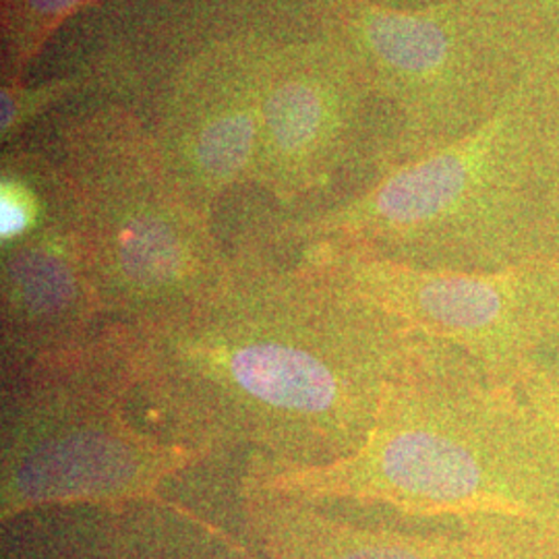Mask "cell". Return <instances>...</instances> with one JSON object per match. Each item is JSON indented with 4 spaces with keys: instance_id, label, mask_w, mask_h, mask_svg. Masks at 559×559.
<instances>
[{
    "instance_id": "4",
    "label": "cell",
    "mask_w": 559,
    "mask_h": 559,
    "mask_svg": "<svg viewBox=\"0 0 559 559\" xmlns=\"http://www.w3.org/2000/svg\"><path fill=\"white\" fill-rule=\"evenodd\" d=\"M316 4L323 34L350 50L373 100L392 115L367 185L473 133L559 41L558 0Z\"/></svg>"
},
{
    "instance_id": "12",
    "label": "cell",
    "mask_w": 559,
    "mask_h": 559,
    "mask_svg": "<svg viewBox=\"0 0 559 559\" xmlns=\"http://www.w3.org/2000/svg\"><path fill=\"white\" fill-rule=\"evenodd\" d=\"M98 0H0V81L25 80L60 27Z\"/></svg>"
},
{
    "instance_id": "11",
    "label": "cell",
    "mask_w": 559,
    "mask_h": 559,
    "mask_svg": "<svg viewBox=\"0 0 559 559\" xmlns=\"http://www.w3.org/2000/svg\"><path fill=\"white\" fill-rule=\"evenodd\" d=\"M240 496L265 559H487L479 540L466 533L456 537L359 526L325 514L316 501L242 480Z\"/></svg>"
},
{
    "instance_id": "6",
    "label": "cell",
    "mask_w": 559,
    "mask_h": 559,
    "mask_svg": "<svg viewBox=\"0 0 559 559\" xmlns=\"http://www.w3.org/2000/svg\"><path fill=\"white\" fill-rule=\"evenodd\" d=\"M52 154L104 320L158 325L221 286L228 251L168 179L147 120L122 106L75 115L60 122Z\"/></svg>"
},
{
    "instance_id": "3",
    "label": "cell",
    "mask_w": 559,
    "mask_h": 559,
    "mask_svg": "<svg viewBox=\"0 0 559 559\" xmlns=\"http://www.w3.org/2000/svg\"><path fill=\"white\" fill-rule=\"evenodd\" d=\"M559 41L473 133L381 175L357 193L282 216L284 247L334 242L438 272H498L556 255L549 164Z\"/></svg>"
},
{
    "instance_id": "9",
    "label": "cell",
    "mask_w": 559,
    "mask_h": 559,
    "mask_svg": "<svg viewBox=\"0 0 559 559\" xmlns=\"http://www.w3.org/2000/svg\"><path fill=\"white\" fill-rule=\"evenodd\" d=\"M270 48L258 34L207 44L175 71L147 120L168 179L205 221L226 193L251 185Z\"/></svg>"
},
{
    "instance_id": "10",
    "label": "cell",
    "mask_w": 559,
    "mask_h": 559,
    "mask_svg": "<svg viewBox=\"0 0 559 559\" xmlns=\"http://www.w3.org/2000/svg\"><path fill=\"white\" fill-rule=\"evenodd\" d=\"M104 321L67 182L36 228L0 245V381L75 350Z\"/></svg>"
},
{
    "instance_id": "13",
    "label": "cell",
    "mask_w": 559,
    "mask_h": 559,
    "mask_svg": "<svg viewBox=\"0 0 559 559\" xmlns=\"http://www.w3.org/2000/svg\"><path fill=\"white\" fill-rule=\"evenodd\" d=\"M117 60L98 59L90 67L62 75L57 80L29 83L27 80L2 81L0 83V143L9 147L17 143L23 131L46 115L50 108L67 100L69 96L92 90L102 83L115 81Z\"/></svg>"
},
{
    "instance_id": "7",
    "label": "cell",
    "mask_w": 559,
    "mask_h": 559,
    "mask_svg": "<svg viewBox=\"0 0 559 559\" xmlns=\"http://www.w3.org/2000/svg\"><path fill=\"white\" fill-rule=\"evenodd\" d=\"M286 249L420 334L459 348L491 383L522 388L543 357L559 350V255L498 272H438L334 242Z\"/></svg>"
},
{
    "instance_id": "2",
    "label": "cell",
    "mask_w": 559,
    "mask_h": 559,
    "mask_svg": "<svg viewBox=\"0 0 559 559\" xmlns=\"http://www.w3.org/2000/svg\"><path fill=\"white\" fill-rule=\"evenodd\" d=\"M242 483L300 500L381 503L408 516L543 522L559 512V425L522 388L485 380L459 348L390 385L346 459L280 468L249 459Z\"/></svg>"
},
{
    "instance_id": "8",
    "label": "cell",
    "mask_w": 559,
    "mask_h": 559,
    "mask_svg": "<svg viewBox=\"0 0 559 559\" xmlns=\"http://www.w3.org/2000/svg\"><path fill=\"white\" fill-rule=\"evenodd\" d=\"M371 102L359 64L342 41L328 34L318 40L272 41L251 185L280 210L305 212L350 166Z\"/></svg>"
},
{
    "instance_id": "16",
    "label": "cell",
    "mask_w": 559,
    "mask_h": 559,
    "mask_svg": "<svg viewBox=\"0 0 559 559\" xmlns=\"http://www.w3.org/2000/svg\"><path fill=\"white\" fill-rule=\"evenodd\" d=\"M549 201H551V222H554V239L556 255H559V96L556 119H554V138H551V164H549ZM559 359V350L549 357Z\"/></svg>"
},
{
    "instance_id": "1",
    "label": "cell",
    "mask_w": 559,
    "mask_h": 559,
    "mask_svg": "<svg viewBox=\"0 0 559 559\" xmlns=\"http://www.w3.org/2000/svg\"><path fill=\"white\" fill-rule=\"evenodd\" d=\"M195 307L135 328L140 385L168 440L280 468L355 454L392 383L454 346L429 338L260 230Z\"/></svg>"
},
{
    "instance_id": "5",
    "label": "cell",
    "mask_w": 559,
    "mask_h": 559,
    "mask_svg": "<svg viewBox=\"0 0 559 559\" xmlns=\"http://www.w3.org/2000/svg\"><path fill=\"white\" fill-rule=\"evenodd\" d=\"M138 385L140 338L117 321L60 359L2 381L0 520L164 500V480L210 459L133 425L127 402Z\"/></svg>"
},
{
    "instance_id": "14",
    "label": "cell",
    "mask_w": 559,
    "mask_h": 559,
    "mask_svg": "<svg viewBox=\"0 0 559 559\" xmlns=\"http://www.w3.org/2000/svg\"><path fill=\"white\" fill-rule=\"evenodd\" d=\"M464 533L479 540L487 559H559V512L543 522H487Z\"/></svg>"
},
{
    "instance_id": "15",
    "label": "cell",
    "mask_w": 559,
    "mask_h": 559,
    "mask_svg": "<svg viewBox=\"0 0 559 559\" xmlns=\"http://www.w3.org/2000/svg\"><path fill=\"white\" fill-rule=\"evenodd\" d=\"M522 392L559 425V359H543L535 373L522 383Z\"/></svg>"
}]
</instances>
